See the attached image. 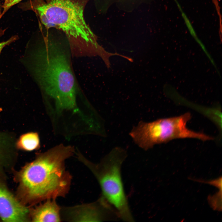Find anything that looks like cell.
Here are the masks:
<instances>
[{"mask_svg":"<svg viewBox=\"0 0 222 222\" xmlns=\"http://www.w3.org/2000/svg\"><path fill=\"white\" fill-rule=\"evenodd\" d=\"M74 151L73 147L60 144L37 154L34 160L17 172V197L20 202L26 206L65 196L71 180L65 162Z\"/></svg>","mask_w":222,"mask_h":222,"instance_id":"obj_1","label":"cell"},{"mask_svg":"<svg viewBox=\"0 0 222 222\" xmlns=\"http://www.w3.org/2000/svg\"><path fill=\"white\" fill-rule=\"evenodd\" d=\"M91 0H29L20 2L23 11L34 12L47 29L54 28L65 35L72 53L104 56L106 51L87 23L84 11Z\"/></svg>","mask_w":222,"mask_h":222,"instance_id":"obj_2","label":"cell"},{"mask_svg":"<svg viewBox=\"0 0 222 222\" xmlns=\"http://www.w3.org/2000/svg\"><path fill=\"white\" fill-rule=\"evenodd\" d=\"M71 53L69 44L46 39L33 56L34 76L44 96L54 102L58 114L76 106L77 89Z\"/></svg>","mask_w":222,"mask_h":222,"instance_id":"obj_3","label":"cell"},{"mask_svg":"<svg viewBox=\"0 0 222 222\" xmlns=\"http://www.w3.org/2000/svg\"><path fill=\"white\" fill-rule=\"evenodd\" d=\"M79 159L91 171L100 186L101 196L114 208L119 218L133 222L122 181L121 168L126 154L123 149H113L98 163L86 159L80 153Z\"/></svg>","mask_w":222,"mask_h":222,"instance_id":"obj_4","label":"cell"},{"mask_svg":"<svg viewBox=\"0 0 222 222\" xmlns=\"http://www.w3.org/2000/svg\"><path fill=\"white\" fill-rule=\"evenodd\" d=\"M190 113L180 116L160 118L152 122L140 121L130 134L135 143L147 150L155 145L176 139L192 138L203 141L213 139L205 134L189 129L187 123L191 118Z\"/></svg>","mask_w":222,"mask_h":222,"instance_id":"obj_5","label":"cell"},{"mask_svg":"<svg viewBox=\"0 0 222 222\" xmlns=\"http://www.w3.org/2000/svg\"><path fill=\"white\" fill-rule=\"evenodd\" d=\"M66 219L73 221H103L118 218L113 208L101 196L96 202L67 208Z\"/></svg>","mask_w":222,"mask_h":222,"instance_id":"obj_6","label":"cell"},{"mask_svg":"<svg viewBox=\"0 0 222 222\" xmlns=\"http://www.w3.org/2000/svg\"><path fill=\"white\" fill-rule=\"evenodd\" d=\"M0 218L5 222H27L31 220L30 210L0 183Z\"/></svg>","mask_w":222,"mask_h":222,"instance_id":"obj_7","label":"cell"},{"mask_svg":"<svg viewBox=\"0 0 222 222\" xmlns=\"http://www.w3.org/2000/svg\"><path fill=\"white\" fill-rule=\"evenodd\" d=\"M16 140L13 134L0 131V182H5V171L17 158Z\"/></svg>","mask_w":222,"mask_h":222,"instance_id":"obj_8","label":"cell"},{"mask_svg":"<svg viewBox=\"0 0 222 222\" xmlns=\"http://www.w3.org/2000/svg\"><path fill=\"white\" fill-rule=\"evenodd\" d=\"M55 199H47L43 204L30 210L31 220L34 222L61 221V208Z\"/></svg>","mask_w":222,"mask_h":222,"instance_id":"obj_9","label":"cell"},{"mask_svg":"<svg viewBox=\"0 0 222 222\" xmlns=\"http://www.w3.org/2000/svg\"><path fill=\"white\" fill-rule=\"evenodd\" d=\"M17 149L31 151L39 149L40 147V139L37 132H29L21 135L16 140Z\"/></svg>","mask_w":222,"mask_h":222,"instance_id":"obj_10","label":"cell"},{"mask_svg":"<svg viewBox=\"0 0 222 222\" xmlns=\"http://www.w3.org/2000/svg\"><path fill=\"white\" fill-rule=\"evenodd\" d=\"M222 190H220L216 194L208 197L209 204L213 208L219 211H221Z\"/></svg>","mask_w":222,"mask_h":222,"instance_id":"obj_11","label":"cell"},{"mask_svg":"<svg viewBox=\"0 0 222 222\" xmlns=\"http://www.w3.org/2000/svg\"><path fill=\"white\" fill-rule=\"evenodd\" d=\"M5 31V29L0 28V38L4 35ZM18 38L17 35H14L5 41L0 42V54L4 48L15 41Z\"/></svg>","mask_w":222,"mask_h":222,"instance_id":"obj_12","label":"cell"},{"mask_svg":"<svg viewBox=\"0 0 222 222\" xmlns=\"http://www.w3.org/2000/svg\"><path fill=\"white\" fill-rule=\"evenodd\" d=\"M23 0H4L2 5V17L12 6L19 3Z\"/></svg>","mask_w":222,"mask_h":222,"instance_id":"obj_13","label":"cell"},{"mask_svg":"<svg viewBox=\"0 0 222 222\" xmlns=\"http://www.w3.org/2000/svg\"><path fill=\"white\" fill-rule=\"evenodd\" d=\"M203 182L212 185L217 187L220 189L222 190V178L221 177L214 180L206 182L204 181Z\"/></svg>","mask_w":222,"mask_h":222,"instance_id":"obj_14","label":"cell"},{"mask_svg":"<svg viewBox=\"0 0 222 222\" xmlns=\"http://www.w3.org/2000/svg\"><path fill=\"white\" fill-rule=\"evenodd\" d=\"M2 4L0 1V14L2 13Z\"/></svg>","mask_w":222,"mask_h":222,"instance_id":"obj_15","label":"cell"}]
</instances>
